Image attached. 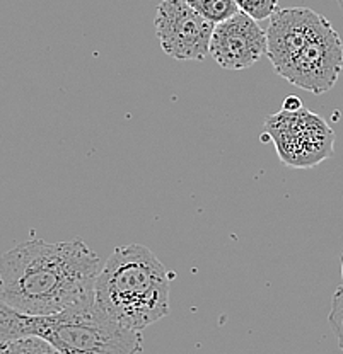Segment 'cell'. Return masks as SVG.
Listing matches in <instances>:
<instances>
[{"label":"cell","instance_id":"7c38bea8","mask_svg":"<svg viewBox=\"0 0 343 354\" xmlns=\"http://www.w3.org/2000/svg\"><path fill=\"white\" fill-rule=\"evenodd\" d=\"M301 108H302V101L297 97V95H289V97L283 101V106H282V109L285 111H297Z\"/></svg>","mask_w":343,"mask_h":354},{"label":"cell","instance_id":"5b68a950","mask_svg":"<svg viewBox=\"0 0 343 354\" xmlns=\"http://www.w3.org/2000/svg\"><path fill=\"white\" fill-rule=\"evenodd\" d=\"M342 70V38L326 19L309 38V41L297 51L280 77L302 91L321 95L335 87Z\"/></svg>","mask_w":343,"mask_h":354},{"label":"cell","instance_id":"52a82bcc","mask_svg":"<svg viewBox=\"0 0 343 354\" xmlns=\"http://www.w3.org/2000/svg\"><path fill=\"white\" fill-rule=\"evenodd\" d=\"M267 55V29L239 10L231 19L216 24L210 39V57L226 70L249 68Z\"/></svg>","mask_w":343,"mask_h":354},{"label":"cell","instance_id":"ba28073f","mask_svg":"<svg viewBox=\"0 0 343 354\" xmlns=\"http://www.w3.org/2000/svg\"><path fill=\"white\" fill-rule=\"evenodd\" d=\"M184 2L213 24H220L239 12V7L234 0H184Z\"/></svg>","mask_w":343,"mask_h":354},{"label":"cell","instance_id":"3957f363","mask_svg":"<svg viewBox=\"0 0 343 354\" xmlns=\"http://www.w3.org/2000/svg\"><path fill=\"white\" fill-rule=\"evenodd\" d=\"M36 335L64 354H139L142 332L130 330L109 319L94 300L51 313L31 315L0 298V342Z\"/></svg>","mask_w":343,"mask_h":354},{"label":"cell","instance_id":"4fadbf2b","mask_svg":"<svg viewBox=\"0 0 343 354\" xmlns=\"http://www.w3.org/2000/svg\"><path fill=\"white\" fill-rule=\"evenodd\" d=\"M338 3H340V7L343 9V0H338Z\"/></svg>","mask_w":343,"mask_h":354},{"label":"cell","instance_id":"7a4b0ae2","mask_svg":"<svg viewBox=\"0 0 343 354\" xmlns=\"http://www.w3.org/2000/svg\"><path fill=\"white\" fill-rule=\"evenodd\" d=\"M94 304L120 326L142 332L169 315L168 269L142 243L116 247L99 269Z\"/></svg>","mask_w":343,"mask_h":354},{"label":"cell","instance_id":"9c48e42d","mask_svg":"<svg viewBox=\"0 0 343 354\" xmlns=\"http://www.w3.org/2000/svg\"><path fill=\"white\" fill-rule=\"evenodd\" d=\"M0 354H64L53 344L36 335L9 339L0 342Z\"/></svg>","mask_w":343,"mask_h":354},{"label":"cell","instance_id":"30bf717a","mask_svg":"<svg viewBox=\"0 0 343 354\" xmlns=\"http://www.w3.org/2000/svg\"><path fill=\"white\" fill-rule=\"evenodd\" d=\"M239 10L248 14L254 21L270 19L279 10V0H234Z\"/></svg>","mask_w":343,"mask_h":354},{"label":"cell","instance_id":"8992f818","mask_svg":"<svg viewBox=\"0 0 343 354\" xmlns=\"http://www.w3.org/2000/svg\"><path fill=\"white\" fill-rule=\"evenodd\" d=\"M156 35L166 55L182 62H202L210 55L216 24L184 0H162L156 10Z\"/></svg>","mask_w":343,"mask_h":354},{"label":"cell","instance_id":"8fae6325","mask_svg":"<svg viewBox=\"0 0 343 354\" xmlns=\"http://www.w3.org/2000/svg\"><path fill=\"white\" fill-rule=\"evenodd\" d=\"M328 320H330L331 329H333L335 335H337L338 346H340V349L343 351V285L338 286L333 298H331V310Z\"/></svg>","mask_w":343,"mask_h":354},{"label":"cell","instance_id":"5bb4252c","mask_svg":"<svg viewBox=\"0 0 343 354\" xmlns=\"http://www.w3.org/2000/svg\"><path fill=\"white\" fill-rule=\"evenodd\" d=\"M342 279H343V261H342Z\"/></svg>","mask_w":343,"mask_h":354},{"label":"cell","instance_id":"277c9868","mask_svg":"<svg viewBox=\"0 0 343 354\" xmlns=\"http://www.w3.org/2000/svg\"><path fill=\"white\" fill-rule=\"evenodd\" d=\"M265 133L274 142L283 165L309 169L333 155L335 133L309 109L279 111L265 120Z\"/></svg>","mask_w":343,"mask_h":354},{"label":"cell","instance_id":"6da1fadb","mask_svg":"<svg viewBox=\"0 0 343 354\" xmlns=\"http://www.w3.org/2000/svg\"><path fill=\"white\" fill-rule=\"evenodd\" d=\"M101 259L80 239H31L0 257V298L19 312L51 315L94 300Z\"/></svg>","mask_w":343,"mask_h":354}]
</instances>
